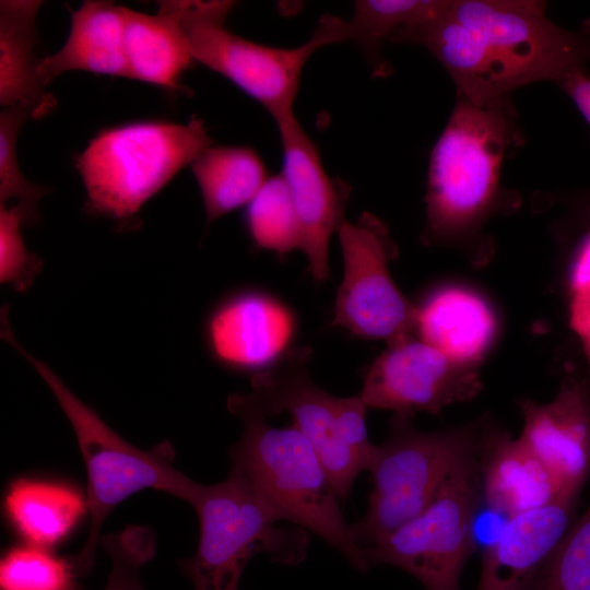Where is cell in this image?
<instances>
[{
    "instance_id": "obj_1",
    "label": "cell",
    "mask_w": 590,
    "mask_h": 590,
    "mask_svg": "<svg viewBox=\"0 0 590 590\" xmlns=\"http://www.w3.org/2000/svg\"><path fill=\"white\" fill-rule=\"evenodd\" d=\"M534 0H444L393 42L424 46L453 79L459 95L483 105L515 88L560 81L590 60V19L567 31Z\"/></svg>"
},
{
    "instance_id": "obj_2",
    "label": "cell",
    "mask_w": 590,
    "mask_h": 590,
    "mask_svg": "<svg viewBox=\"0 0 590 590\" xmlns=\"http://www.w3.org/2000/svg\"><path fill=\"white\" fill-rule=\"evenodd\" d=\"M227 409L243 423L229 450L237 469L279 521L308 530L338 550L358 571L368 567L328 473L308 439L293 425L267 422L250 393H233Z\"/></svg>"
},
{
    "instance_id": "obj_3",
    "label": "cell",
    "mask_w": 590,
    "mask_h": 590,
    "mask_svg": "<svg viewBox=\"0 0 590 590\" xmlns=\"http://www.w3.org/2000/svg\"><path fill=\"white\" fill-rule=\"evenodd\" d=\"M1 337L23 355L50 388L74 430L85 463L90 529L82 550L70 557L80 576L93 567L105 519L126 498L139 491L153 488L191 505L200 483L173 465L174 450L169 442L160 444L149 451L129 444L47 365L21 346L7 317L1 320Z\"/></svg>"
},
{
    "instance_id": "obj_4",
    "label": "cell",
    "mask_w": 590,
    "mask_h": 590,
    "mask_svg": "<svg viewBox=\"0 0 590 590\" xmlns=\"http://www.w3.org/2000/svg\"><path fill=\"white\" fill-rule=\"evenodd\" d=\"M211 143L199 117L103 129L75 157L86 191L84 211L134 227L142 205Z\"/></svg>"
},
{
    "instance_id": "obj_5",
    "label": "cell",
    "mask_w": 590,
    "mask_h": 590,
    "mask_svg": "<svg viewBox=\"0 0 590 590\" xmlns=\"http://www.w3.org/2000/svg\"><path fill=\"white\" fill-rule=\"evenodd\" d=\"M517 138L506 97L477 105L459 95L429 161L425 200L432 236L461 232L488 210L504 153Z\"/></svg>"
},
{
    "instance_id": "obj_6",
    "label": "cell",
    "mask_w": 590,
    "mask_h": 590,
    "mask_svg": "<svg viewBox=\"0 0 590 590\" xmlns=\"http://www.w3.org/2000/svg\"><path fill=\"white\" fill-rule=\"evenodd\" d=\"M190 506L199 519V542L179 566L194 590H239L245 566L257 553L286 566L307 556L306 530L276 527L279 519L235 468L220 483L199 484Z\"/></svg>"
},
{
    "instance_id": "obj_7",
    "label": "cell",
    "mask_w": 590,
    "mask_h": 590,
    "mask_svg": "<svg viewBox=\"0 0 590 590\" xmlns=\"http://www.w3.org/2000/svg\"><path fill=\"white\" fill-rule=\"evenodd\" d=\"M181 25L192 56L257 101L273 117L294 113L302 72L320 48L349 40L346 21L324 15L311 37L294 48L266 46L225 26L233 1H167Z\"/></svg>"
},
{
    "instance_id": "obj_8",
    "label": "cell",
    "mask_w": 590,
    "mask_h": 590,
    "mask_svg": "<svg viewBox=\"0 0 590 590\" xmlns=\"http://www.w3.org/2000/svg\"><path fill=\"white\" fill-rule=\"evenodd\" d=\"M483 429L472 423L422 432L409 418L392 416L388 438L376 445L366 470L373 484L367 510L352 523L362 553L429 505L448 474L477 451Z\"/></svg>"
},
{
    "instance_id": "obj_9",
    "label": "cell",
    "mask_w": 590,
    "mask_h": 590,
    "mask_svg": "<svg viewBox=\"0 0 590 590\" xmlns=\"http://www.w3.org/2000/svg\"><path fill=\"white\" fill-rule=\"evenodd\" d=\"M480 491L476 451L448 474L421 514L363 551L368 569L388 564L412 575L426 590H460V575L473 551Z\"/></svg>"
},
{
    "instance_id": "obj_10",
    "label": "cell",
    "mask_w": 590,
    "mask_h": 590,
    "mask_svg": "<svg viewBox=\"0 0 590 590\" xmlns=\"http://www.w3.org/2000/svg\"><path fill=\"white\" fill-rule=\"evenodd\" d=\"M337 234L344 273L331 326L387 343L411 334L415 329L416 307L390 274L389 260L394 248L385 225L365 213L356 223L344 219Z\"/></svg>"
},
{
    "instance_id": "obj_11",
    "label": "cell",
    "mask_w": 590,
    "mask_h": 590,
    "mask_svg": "<svg viewBox=\"0 0 590 590\" xmlns=\"http://www.w3.org/2000/svg\"><path fill=\"white\" fill-rule=\"evenodd\" d=\"M309 347L290 349L275 364L255 373L250 396L266 417L288 413L292 425L311 444L340 499L345 502L364 462L340 437L334 398L310 378Z\"/></svg>"
},
{
    "instance_id": "obj_12",
    "label": "cell",
    "mask_w": 590,
    "mask_h": 590,
    "mask_svg": "<svg viewBox=\"0 0 590 590\" xmlns=\"http://www.w3.org/2000/svg\"><path fill=\"white\" fill-rule=\"evenodd\" d=\"M370 364L358 396L367 408L411 418L418 412L439 414L481 389L477 367L457 363L411 334L387 343Z\"/></svg>"
},
{
    "instance_id": "obj_13",
    "label": "cell",
    "mask_w": 590,
    "mask_h": 590,
    "mask_svg": "<svg viewBox=\"0 0 590 590\" xmlns=\"http://www.w3.org/2000/svg\"><path fill=\"white\" fill-rule=\"evenodd\" d=\"M281 139L283 176L300 227V250L311 276L322 282L330 276L329 244L344 220V189L326 173L318 149L295 114L275 119Z\"/></svg>"
},
{
    "instance_id": "obj_14",
    "label": "cell",
    "mask_w": 590,
    "mask_h": 590,
    "mask_svg": "<svg viewBox=\"0 0 590 590\" xmlns=\"http://www.w3.org/2000/svg\"><path fill=\"white\" fill-rule=\"evenodd\" d=\"M520 441L550 470L567 495H579L590 474V390L566 376L548 403L519 402Z\"/></svg>"
},
{
    "instance_id": "obj_15",
    "label": "cell",
    "mask_w": 590,
    "mask_h": 590,
    "mask_svg": "<svg viewBox=\"0 0 590 590\" xmlns=\"http://www.w3.org/2000/svg\"><path fill=\"white\" fill-rule=\"evenodd\" d=\"M295 331L292 311L256 291L227 296L211 312L205 339L214 358L233 369L261 371L290 349Z\"/></svg>"
},
{
    "instance_id": "obj_16",
    "label": "cell",
    "mask_w": 590,
    "mask_h": 590,
    "mask_svg": "<svg viewBox=\"0 0 590 590\" xmlns=\"http://www.w3.org/2000/svg\"><path fill=\"white\" fill-rule=\"evenodd\" d=\"M578 496L507 518L482 557L476 590H531L550 555L574 523Z\"/></svg>"
},
{
    "instance_id": "obj_17",
    "label": "cell",
    "mask_w": 590,
    "mask_h": 590,
    "mask_svg": "<svg viewBox=\"0 0 590 590\" xmlns=\"http://www.w3.org/2000/svg\"><path fill=\"white\" fill-rule=\"evenodd\" d=\"M477 459L483 497L508 518L569 496L543 462L505 432L484 426Z\"/></svg>"
},
{
    "instance_id": "obj_18",
    "label": "cell",
    "mask_w": 590,
    "mask_h": 590,
    "mask_svg": "<svg viewBox=\"0 0 590 590\" xmlns=\"http://www.w3.org/2000/svg\"><path fill=\"white\" fill-rule=\"evenodd\" d=\"M415 329L422 341L452 361L477 367L495 339L497 326L479 294L446 286L416 307Z\"/></svg>"
},
{
    "instance_id": "obj_19",
    "label": "cell",
    "mask_w": 590,
    "mask_h": 590,
    "mask_svg": "<svg viewBox=\"0 0 590 590\" xmlns=\"http://www.w3.org/2000/svg\"><path fill=\"white\" fill-rule=\"evenodd\" d=\"M36 70L45 85L72 70L131 79L122 5L84 1L71 12V28L64 45L56 54L38 59Z\"/></svg>"
},
{
    "instance_id": "obj_20",
    "label": "cell",
    "mask_w": 590,
    "mask_h": 590,
    "mask_svg": "<svg viewBox=\"0 0 590 590\" xmlns=\"http://www.w3.org/2000/svg\"><path fill=\"white\" fill-rule=\"evenodd\" d=\"M42 1L0 2V104L22 105L40 119L56 108V98L37 74L35 21Z\"/></svg>"
},
{
    "instance_id": "obj_21",
    "label": "cell",
    "mask_w": 590,
    "mask_h": 590,
    "mask_svg": "<svg viewBox=\"0 0 590 590\" xmlns=\"http://www.w3.org/2000/svg\"><path fill=\"white\" fill-rule=\"evenodd\" d=\"M122 16L131 79L181 92L180 78L193 59L167 1L158 2L154 15L122 7Z\"/></svg>"
},
{
    "instance_id": "obj_22",
    "label": "cell",
    "mask_w": 590,
    "mask_h": 590,
    "mask_svg": "<svg viewBox=\"0 0 590 590\" xmlns=\"http://www.w3.org/2000/svg\"><path fill=\"white\" fill-rule=\"evenodd\" d=\"M4 506L27 543L46 548L64 539L88 510L86 497L72 486L32 479L12 482Z\"/></svg>"
},
{
    "instance_id": "obj_23",
    "label": "cell",
    "mask_w": 590,
    "mask_h": 590,
    "mask_svg": "<svg viewBox=\"0 0 590 590\" xmlns=\"http://www.w3.org/2000/svg\"><path fill=\"white\" fill-rule=\"evenodd\" d=\"M190 166L208 224L247 205L269 177L257 152L240 145L211 144Z\"/></svg>"
},
{
    "instance_id": "obj_24",
    "label": "cell",
    "mask_w": 590,
    "mask_h": 590,
    "mask_svg": "<svg viewBox=\"0 0 590 590\" xmlns=\"http://www.w3.org/2000/svg\"><path fill=\"white\" fill-rule=\"evenodd\" d=\"M444 0H359L354 3L351 20L346 21L349 40L364 50L376 73H384L380 57L384 40L399 31L414 26L434 15Z\"/></svg>"
},
{
    "instance_id": "obj_25",
    "label": "cell",
    "mask_w": 590,
    "mask_h": 590,
    "mask_svg": "<svg viewBox=\"0 0 590 590\" xmlns=\"http://www.w3.org/2000/svg\"><path fill=\"white\" fill-rule=\"evenodd\" d=\"M245 223L250 238L262 249L281 256L300 249L299 222L281 173L269 176L246 205Z\"/></svg>"
},
{
    "instance_id": "obj_26",
    "label": "cell",
    "mask_w": 590,
    "mask_h": 590,
    "mask_svg": "<svg viewBox=\"0 0 590 590\" xmlns=\"http://www.w3.org/2000/svg\"><path fill=\"white\" fill-rule=\"evenodd\" d=\"M76 576L70 558L28 543L8 551L0 563L1 590H74Z\"/></svg>"
},
{
    "instance_id": "obj_27",
    "label": "cell",
    "mask_w": 590,
    "mask_h": 590,
    "mask_svg": "<svg viewBox=\"0 0 590 590\" xmlns=\"http://www.w3.org/2000/svg\"><path fill=\"white\" fill-rule=\"evenodd\" d=\"M531 590H590V505L550 555Z\"/></svg>"
},
{
    "instance_id": "obj_28",
    "label": "cell",
    "mask_w": 590,
    "mask_h": 590,
    "mask_svg": "<svg viewBox=\"0 0 590 590\" xmlns=\"http://www.w3.org/2000/svg\"><path fill=\"white\" fill-rule=\"evenodd\" d=\"M33 111L14 105L0 113V203L15 202L38 222L39 201L49 189L31 182L22 173L16 158V140L20 129Z\"/></svg>"
},
{
    "instance_id": "obj_29",
    "label": "cell",
    "mask_w": 590,
    "mask_h": 590,
    "mask_svg": "<svg viewBox=\"0 0 590 590\" xmlns=\"http://www.w3.org/2000/svg\"><path fill=\"white\" fill-rule=\"evenodd\" d=\"M33 224L36 222L22 205L0 204V280L17 292H25L43 268L22 237V227Z\"/></svg>"
},
{
    "instance_id": "obj_30",
    "label": "cell",
    "mask_w": 590,
    "mask_h": 590,
    "mask_svg": "<svg viewBox=\"0 0 590 590\" xmlns=\"http://www.w3.org/2000/svg\"><path fill=\"white\" fill-rule=\"evenodd\" d=\"M99 545L111 560L103 590H144L140 568L154 556L153 532L145 527L128 526L120 532L103 535Z\"/></svg>"
},
{
    "instance_id": "obj_31",
    "label": "cell",
    "mask_w": 590,
    "mask_h": 590,
    "mask_svg": "<svg viewBox=\"0 0 590 590\" xmlns=\"http://www.w3.org/2000/svg\"><path fill=\"white\" fill-rule=\"evenodd\" d=\"M569 326L578 337L590 366V232L579 243L569 276Z\"/></svg>"
},
{
    "instance_id": "obj_32",
    "label": "cell",
    "mask_w": 590,
    "mask_h": 590,
    "mask_svg": "<svg viewBox=\"0 0 590 590\" xmlns=\"http://www.w3.org/2000/svg\"><path fill=\"white\" fill-rule=\"evenodd\" d=\"M367 405L361 397L334 398V411L338 430L342 440L365 464L367 470L376 445L371 444L366 426Z\"/></svg>"
},
{
    "instance_id": "obj_33",
    "label": "cell",
    "mask_w": 590,
    "mask_h": 590,
    "mask_svg": "<svg viewBox=\"0 0 590 590\" xmlns=\"http://www.w3.org/2000/svg\"><path fill=\"white\" fill-rule=\"evenodd\" d=\"M559 85L590 126V76L583 70H577L565 76Z\"/></svg>"
}]
</instances>
